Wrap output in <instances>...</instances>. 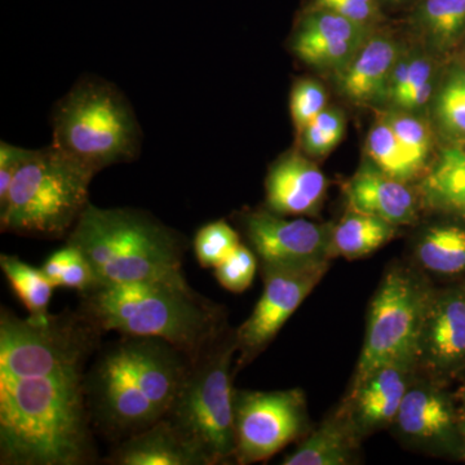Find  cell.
<instances>
[{"instance_id":"obj_33","label":"cell","mask_w":465,"mask_h":465,"mask_svg":"<svg viewBox=\"0 0 465 465\" xmlns=\"http://www.w3.org/2000/svg\"><path fill=\"white\" fill-rule=\"evenodd\" d=\"M256 273V258L249 247L240 244L231 255L215 266L219 283L231 292L241 293L252 283Z\"/></svg>"},{"instance_id":"obj_30","label":"cell","mask_w":465,"mask_h":465,"mask_svg":"<svg viewBox=\"0 0 465 465\" xmlns=\"http://www.w3.org/2000/svg\"><path fill=\"white\" fill-rule=\"evenodd\" d=\"M345 119L336 109H324L299 131L302 149L312 157H323L338 146L344 136Z\"/></svg>"},{"instance_id":"obj_8","label":"cell","mask_w":465,"mask_h":465,"mask_svg":"<svg viewBox=\"0 0 465 465\" xmlns=\"http://www.w3.org/2000/svg\"><path fill=\"white\" fill-rule=\"evenodd\" d=\"M307 424V406L300 390L234 391V460L258 463L298 439Z\"/></svg>"},{"instance_id":"obj_16","label":"cell","mask_w":465,"mask_h":465,"mask_svg":"<svg viewBox=\"0 0 465 465\" xmlns=\"http://www.w3.org/2000/svg\"><path fill=\"white\" fill-rule=\"evenodd\" d=\"M400 56L393 39L370 36L351 63L336 72V88L357 105L385 103L391 70Z\"/></svg>"},{"instance_id":"obj_39","label":"cell","mask_w":465,"mask_h":465,"mask_svg":"<svg viewBox=\"0 0 465 465\" xmlns=\"http://www.w3.org/2000/svg\"><path fill=\"white\" fill-rule=\"evenodd\" d=\"M461 432H463V434H464V439H465V420H464L463 425H461Z\"/></svg>"},{"instance_id":"obj_14","label":"cell","mask_w":465,"mask_h":465,"mask_svg":"<svg viewBox=\"0 0 465 465\" xmlns=\"http://www.w3.org/2000/svg\"><path fill=\"white\" fill-rule=\"evenodd\" d=\"M415 363V360L393 361L354 381L345 411L361 436L396 420L410 390Z\"/></svg>"},{"instance_id":"obj_26","label":"cell","mask_w":465,"mask_h":465,"mask_svg":"<svg viewBox=\"0 0 465 465\" xmlns=\"http://www.w3.org/2000/svg\"><path fill=\"white\" fill-rule=\"evenodd\" d=\"M418 24L434 50H451L465 30V0H425Z\"/></svg>"},{"instance_id":"obj_27","label":"cell","mask_w":465,"mask_h":465,"mask_svg":"<svg viewBox=\"0 0 465 465\" xmlns=\"http://www.w3.org/2000/svg\"><path fill=\"white\" fill-rule=\"evenodd\" d=\"M367 152L370 161L374 162L382 173L401 183L412 182L421 173L381 116L367 137Z\"/></svg>"},{"instance_id":"obj_20","label":"cell","mask_w":465,"mask_h":465,"mask_svg":"<svg viewBox=\"0 0 465 465\" xmlns=\"http://www.w3.org/2000/svg\"><path fill=\"white\" fill-rule=\"evenodd\" d=\"M394 423L403 436L419 443H445L454 433V415L448 400L423 384L407 391Z\"/></svg>"},{"instance_id":"obj_13","label":"cell","mask_w":465,"mask_h":465,"mask_svg":"<svg viewBox=\"0 0 465 465\" xmlns=\"http://www.w3.org/2000/svg\"><path fill=\"white\" fill-rule=\"evenodd\" d=\"M370 38L363 24L320 9L309 15L293 36V54L308 65L339 72Z\"/></svg>"},{"instance_id":"obj_18","label":"cell","mask_w":465,"mask_h":465,"mask_svg":"<svg viewBox=\"0 0 465 465\" xmlns=\"http://www.w3.org/2000/svg\"><path fill=\"white\" fill-rule=\"evenodd\" d=\"M449 370L465 358V296L448 292L433 298L421 335L419 360Z\"/></svg>"},{"instance_id":"obj_3","label":"cell","mask_w":465,"mask_h":465,"mask_svg":"<svg viewBox=\"0 0 465 465\" xmlns=\"http://www.w3.org/2000/svg\"><path fill=\"white\" fill-rule=\"evenodd\" d=\"M67 244L90 262L97 284L183 277L182 235L142 211L90 203Z\"/></svg>"},{"instance_id":"obj_32","label":"cell","mask_w":465,"mask_h":465,"mask_svg":"<svg viewBox=\"0 0 465 465\" xmlns=\"http://www.w3.org/2000/svg\"><path fill=\"white\" fill-rule=\"evenodd\" d=\"M237 232L228 223H210L198 231L194 240L195 256L203 268H215L240 246Z\"/></svg>"},{"instance_id":"obj_29","label":"cell","mask_w":465,"mask_h":465,"mask_svg":"<svg viewBox=\"0 0 465 465\" xmlns=\"http://www.w3.org/2000/svg\"><path fill=\"white\" fill-rule=\"evenodd\" d=\"M434 116L440 130L457 140L465 139V75L450 72L434 100Z\"/></svg>"},{"instance_id":"obj_7","label":"cell","mask_w":465,"mask_h":465,"mask_svg":"<svg viewBox=\"0 0 465 465\" xmlns=\"http://www.w3.org/2000/svg\"><path fill=\"white\" fill-rule=\"evenodd\" d=\"M433 298L427 283L410 271L393 269L385 274L370 307L354 381L384 363L419 360L421 335Z\"/></svg>"},{"instance_id":"obj_4","label":"cell","mask_w":465,"mask_h":465,"mask_svg":"<svg viewBox=\"0 0 465 465\" xmlns=\"http://www.w3.org/2000/svg\"><path fill=\"white\" fill-rule=\"evenodd\" d=\"M94 176L54 145L29 150L0 207L2 232L63 237L90 204Z\"/></svg>"},{"instance_id":"obj_40","label":"cell","mask_w":465,"mask_h":465,"mask_svg":"<svg viewBox=\"0 0 465 465\" xmlns=\"http://www.w3.org/2000/svg\"><path fill=\"white\" fill-rule=\"evenodd\" d=\"M363 2H375V0H363Z\"/></svg>"},{"instance_id":"obj_6","label":"cell","mask_w":465,"mask_h":465,"mask_svg":"<svg viewBox=\"0 0 465 465\" xmlns=\"http://www.w3.org/2000/svg\"><path fill=\"white\" fill-rule=\"evenodd\" d=\"M238 351L234 336L219 339L197 361L174 397L166 418L206 457L208 463L234 459V390L232 358Z\"/></svg>"},{"instance_id":"obj_17","label":"cell","mask_w":465,"mask_h":465,"mask_svg":"<svg viewBox=\"0 0 465 465\" xmlns=\"http://www.w3.org/2000/svg\"><path fill=\"white\" fill-rule=\"evenodd\" d=\"M345 193L351 210L381 217L396 226L412 224L418 216L416 200L407 183L391 179L372 161L360 167Z\"/></svg>"},{"instance_id":"obj_41","label":"cell","mask_w":465,"mask_h":465,"mask_svg":"<svg viewBox=\"0 0 465 465\" xmlns=\"http://www.w3.org/2000/svg\"><path fill=\"white\" fill-rule=\"evenodd\" d=\"M461 70H463V73H464V75H465V69H461Z\"/></svg>"},{"instance_id":"obj_15","label":"cell","mask_w":465,"mask_h":465,"mask_svg":"<svg viewBox=\"0 0 465 465\" xmlns=\"http://www.w3.org/2000/svg\"><path fill=\"white\" fill-rule=\"evenodd\" d=\"M327 180L316 163L290 153L278 159L266 176V204L278 215H313L322 203Z\"/></svg>"},{"instance_id":"obj_25","label":"cell","mask_w":465,"mask_h":465,"mask_svg":"<svg viewBox=\"0 0 465 465\" xmlns=\"http://www.w3.org/2000/svg\"><path fill=\"white\" fill-rule=\"evenodd\" d=\"M416 258L433 273L450 275L465 272V229L454 225L428 229L416 247Z\"/></svg>"},{"instance_id":"obj_1","label":"cell","mask_w":465,"mask_h":465,"mask_svg":"<svg viewBox=\"0 0 465 465\" xmlns=\"http://www.w3.org/2000/svg\"><path fill=\"white\" fill-rule=\"evenodd\" d=\"M90 351L56 333L14 336L0 351V463L92 459L84 367Z\"/></svg>"},{"instance_id":"obj_28","label":"cell","mask_w":465,"mask_h":465,"mask_svg":"<svg viewBox=\"0 0 465 465\" xmlns=\"http://www.w3.org/2000/svg\"><path fill=\"white\" fill-rule=\"evenodd\" d=\"M379 116L390 125L415 166L423 171L432 149V133L427 122L414 113L394 108L381 113Z\"/></svg>"},{"instance_id":"obj_21","label":"cell","mask_w":465,"mask_h":465,"mask_svg":"<svg viewBox=\"0 0 465 465\" xmlns=\"http://www.w3.org/2000/svg\"><path fill=\"white\" fill-rule=\"evenodd\" d=\"M358 433L347 411L333 416L317 428L283 465H347L358 448Z\"/></svg>"},{"instance_id":"obj_34","label":"cell","mask_w":465,"mask_h":465,"mask_svg":"<svg viewBox=\"0 0 465 465\" xmlns=\"http://www.w3.org/2000/svg\"><path fill=\"white\" fill-rule=\"evenodd\" d=\"M327 96L323 85L313 79H302L291 92V115L298 131L326 109Z\"/></svg>"},{"instance_id":"obj_9","label":"cell","mask_w":465,"mask_h":465,"mask_svg":"<svg viewBox=\"0 0 465 465\" xmlns=\"http://www.w3.org/2000/svg\"><path fill=\"white\" fill-rule=\"evenodd\" d=\"M329 269V260L296 266L262 265L264 291L249 320L235 332L238 367L269 344Z\"/></svg>"},{"instance_id":"obj_37","label":"cell","mask_w":465,"mask_h":465,"mask_svg":"<svg viewBox=\"0 0 465 465\" xmlns=\"http://www.w3.org/2000/svg\"><path fill=\"white\" fill-rule=\"evenodd\" d=\"M29 150L2 143L0 145V207L5 206L9 189L14 183L18 168Z\"/></svg>"},{"instance_id":"obj_12","label":"cell","mask_w":465,"mask_h":465,"mask_svg":"<svg viewBox=\"0 0 465 465\" xmlns=\"http://www.w3.org/2000/svg\"><path fill=\"white\" fill-rule=\"evenodd\" d=\"M115 348L137 387L166 416L191 360L171 342L154 336H124Z\"/></svg>"},{"instance_id":"obj_35","label":"cell","mask_w":465,"mask_h":465,"mask_svg":"<svg viewBox=\"0 0 465 465\" xmlns=\"http://www.w3.org/2000/svg\"><path fill=\"white\" fill-rule=\"evenodd\" d=\"M64 249H65V259H64L63 272H61L57 287L78 290L82 293L96 287V274L84 253L70 244H66Z\"/></svg>"},{"instance_id":"obj_23","label":"cell","mask_w":465,"mask_h":465,"mask_svg":"<svg viewBox=\"0 0 465 465\" xmlns=\"http://www.w3.org/2000/svg\"><path fill=\"white\" fill-rule=\"evenodd\" d=\"M421 195L428 207L465 219V154L460 149L443 150L421 183Z\"/></svg>"},{"instance_id":"obj_22","label":"cell","mask_w":465,"mask_h":465,"mask_svg":"<svg viewBox=\"0 0 465 465\" xmlns=\"http://www.w3.org/2000/svg\"><path fill=\"white\" fill-rule=\"evenodd\" d=\"M399 226L381 217L351 210L333 226L330 255L358 259L370 255L393 240Z\"/></svg>"},{"instance_id":"obj_5","label":"cell","mask_w":465,"mask_h":465,"mask_svg":"<svg viewBox=\"0 0 465 465\" xmlns=\"http://www.w3.org/2000/svg\"><path fill=\"white\" fill-rule=\"evenodd\" d=\"M140 127L130 103L114 85L84 79L58 103L52 145L84 170L130 162L140 149Z\"/></svg>"},{"instance_id":"obj_36","label":"cell","mask_w":465,"mask_h":465,"mask_svg":"<svg viewBox=\"0 0 465 465\" xmlns=\"http://www.w3.org/2000/svg\"><path fill=\"white\" fill-rule=\"evenodd\" d=\"M316 5L318 9H326L363 25L374 18L378 12L375 2L363 0H316Z\"/></svg>"},{"instance_id":"obj_38","label":"cell","mask_w":465,"mask_h":465,"mask_svg":"<svg viewBox=\"0 0 465 465\" xmlns=\"http://www.w3.org/2000/svg\"><path fill=\"white\" fill-rule=\"evenodd\" d=\"M455 146H457L458 149H460L465 154V139L457 140Z\"/></svg>"},{"instance_id":"obj_11","label":"cell","mask_w":465,"mask_h":465,"mask_svg":"<svg viewBox=\"0 0 465 465\" xmlns=\"http://www.w3.org/2000/svg\"><path fill=\"white\" fill-rule=\"evenodd\" d=\"M242 223L262 265H305L331 258V225L286 220L272 211H252Z\"/></svg>"},{"instance_id":"obj_2","label":"cell","mask_w":465,"mask_h":465,"mask_svg":"<svg viewBox=\"0 0 465 465\" xmlns=\"http://www.w3.org/2000/svg\"><path fill=\"white\" fill-rule=\"evenodd\" d=\"M82 312L101 331L154 336L194 362L223 335V317L186 283L173 280L97 284L84 293Z\"/></svg>"},{"instance_id":"obj_31","label":"cell","mask_w":465,"mask_h":465,"mask_svg":"<svg viewBox=\"0 0 465 465\" xmlns=\"http://www.w3.org/2000/svg\"><path fill=\"white\" fill-rule=\"evenodd\" d=\"M432 79L434 70L430 58L420 54H401L391 70L385 103L391 104V108H394L402 97Z\"/></svg>"},{"instance_id":"obj_10","label":"cell","mask_w":465,"mask_h":465,"mask_svg":"<svg viewBox=\"0 0 465 465\" xmlns=\"http://www.w3.org/2000/svg\"><path fill=\"white\" fill-rule=\"evenodd\" d=\"M85 396L91 399L97 420L110 433L131 437L164 418L137 387L116 348L94 366L85 381Z\"/></svg>"},{"instance_id":"obj_24","label":"cell","mask_w":465,"mask_h":465,"mask_svg":"<svg viewBox=\"0 0 465 465\" xmlns=\"http://www.w3.org/2000/svg\"><path fill=\"white\" fill-rule=\"evenodd\" d=\"M0 266L7 278L12 290L21 300L24 307L29 312L30 320L34 322H45L50 320L48 307L52 298L54 284L50 278L43 273L42 269L26 264L17 256H0Z\"/></svg>"},{"instance_id":"obj_19","label":"cell","mask_w":465,"mask_h":465,"mask_svg":"<svg viewBox=\"0 0 465 465\" xmlns=\"http://www.w3.org/2000/svg\"><path fill=\"white\" fill-rule=\"evenodd\" d=\"M115 465H210L206 457L166 416L128 437L109 458Z\"/></svg>"}]
</instances>
